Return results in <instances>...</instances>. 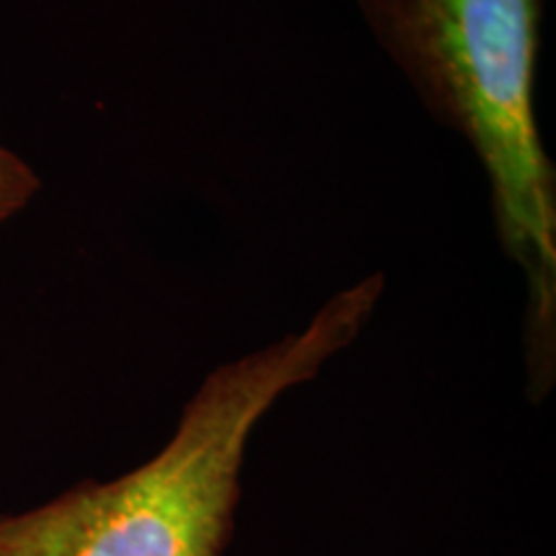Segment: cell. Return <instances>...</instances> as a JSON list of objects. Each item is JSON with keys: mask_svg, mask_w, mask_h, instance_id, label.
I'll return each mask as SVG.
<instances>
[{"mask_svg": "<svg viewBox=\"0 0 556 556\" xmlns=\"http://www.w3.org/2000/svg\"><path fill=\"white\" fill-rule=\"evenodd\" d=\"M435 122L482 165L500 245L523 276L528 397L556 384V173L533 83L544 0H356Z\"/></svg>", "mask_w": 556, "mask_h": 556, "instance_id": "cell-2", "label": "cell"}, {"mask_svg": "<svg viewBox=\"0 0 556 556\" xmlns=\"http://www.w3.org/2000/svg\"><path fill=\"white\" fill-rule=\"evenodd\" d=\"M39 191V173L0 139V227L29 208Z\"/></svg>", "mask_w": 556, "mask_h": 556, "instance_id": "cell-3", "label": "cell"}, {"mask_svg": "<svg viewBox=\"0 0 556 556\" xmlns=\"http://www.w3.org/2000/svg\"><path fill=\"white\" fill-rule=\"evenodd\" d=\"M361 278L302 330L214 368L155 456L29 510L0 507V556H225L235 536L250 435L283 394L356 343L384 294Z\"/></svg>", "mask_w": 556, "mask_h": 556, "instance_id": "cell-1", "label": "cell"}]
</instances>
